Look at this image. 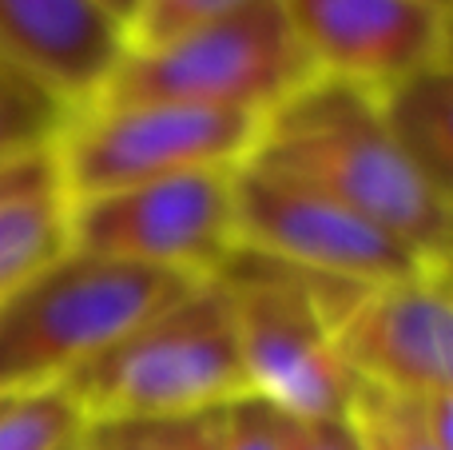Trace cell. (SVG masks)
Instances as JSON below:
<instances>
[{"label": "cell", "instance_id": "6da1fadb", "mask_svg": "<svg viewBox=\"0 0 453 450\" xmlns=\"http://www.w3.org/2000/svg\"><path fill=\"white\" fill-rule=\"evenodd\" d=\"M247 159L366 215L426 268H449V196L406 159L374 96L311 76L263 116Z\"/></svg>", "mask_w": 453, "mask_h": 450}, {"label": "cell", "instance_id": "7a4b0ae2", "mask_svg": "<svg viewBox=\"0 0 453 450\" xmlns=\"http://www.w3.org/2000/svg\"><path fill=\"white\" fill-rule=\"evenodd\" d=\"M191 283L68 247L0 295V399L60 391Z\"/></svg>", "mask_w": 453, "mask_h": 450}, {"label": "cell", "instance_id": "3957f363", "mask_svg": "<svg viewBox=\"0 0 453 450\" xmlns=\"http://www.w3.org/2000/svg\"><path fill=\"white\" fill-rule=\"evenodd\" d=\"M60 391L88 427L188 419L242 399L247 379L223 283H191Z\"/></svg>", "mask_w": 453, "mask_h": 450}, {"label": "cell", "instance_id": "277c9868", "mask_svg": "<svg viewBox=\"0 0 453 450\" xmlns=\"http://www.w3.org/2000/svg\"><path fill=\"white\" fill-rule=\"evenodd\" d=\"M215 279L231 303L247 395L290 419H346L358 383L334 351L326 283L250 252H234Z\"/></svg>", "mask_w": 453, "mask_h": 450}, {"label": "cell", "instance_id": "5b68a950", "mask_svg": "<svg viewBox=\"0 0 453 450\" xmlns=\"http://www.w3.org/2000/svg\"><path fill=\"white\" fill-rule=\"evenodd\" d=\"M311 76L279 0H247L156 48L124 52L92 104L175 100L266 116Z\"/></svg>", "mask_w": 453, "mask_h": 450}, {"label": "cell", "instance_id": "8992f818", "mask_svg": "<svg viewBox=\"0 0 453 450\" xmlns=\"http://www.w3.org/2000/svg\"><path fill=\"white\" fill-rule=\"evenodd\" d=\"M263 116L175 100H119L68 112L56 167L72 199L203 167H239L255 151Z\"/></svg>", "mask_w": 453, "mask_h": 450}, {"label": "cell", "instance_id": "52a82bcc", "mask_svg": "<svg viewBox=\"0 0 453 450\" xmlns=\"http://www.w3.org/2000/svg\"><path fill=\"white\" fill-rule=\"evenodd\" d=\"M68 247L215 279L234 247V167H203L68 204Z\"/></svg>", "mask_w": 453, "mask_h": 450}, {"label": "cell", "instance_id": "ba28073f", "mask_svg": "<svg viewBox=\"0 0 453 450\" xmlns=\"http://www.w3.org/2000/svg\"><path fill=\"white\" fill-rule=\"evenodd\" d=\"M234 247L338 287L390 283L426 271L410 247L366 215L255 159L234 167Z\"/></svg>", "mask_w": 453, "mask_h": 450}, {"label": "cell", "instance_id": "9c48e42d", "mask_svg": "<svg viewBox=\"0 0 453 450\" xmlns=\"http://www.w3.org/2000/svg\"><path fill=\"white\" fill-rule=\"evenodd\" d=\"M334 351L358 387L426 399L453 391L449 268L370 287L326 283Z\"/></svg>", "mask_w": 453, "mask_h": 450}, {"label": "cell", "instance_id": "30bf717a", "mask_svg": "<svg viewBox=\"0 0 453 450\" xmlns=\"http://www.w3.org/2000/svg\"><path fill=\"white\" fill-rule=\"evenodd\" d=\"M314 76L382 96L449 64V0H279Z\"/></svg>", "mask_w": 453, "mask_h": 450}, {"label": "cell", "instance_id": "8fae6325", "mask_svg": "<svg viewBox=\"0 0 453 450\" xmlns=\"http://www.w3.org/2000/svg\"><path fill=\"white\" fill-rule=\"evenodd\" d=\"M124 60V28L92 0H0V68L68 112L88 108Z\"/></svg>", "mask_w": 453, "mask_h": 450}, {"label": "cell", "instance_id": "7c38bea8", "mask_svg": "<svg viewBox=\"0 0 453 450\" xmlns=\"http://www.w3.org/2000/svg\"><path fill=\"white\" fill-rule=\"evenodd\" d=\"M68 252V191L56 151L0 164V295Z\"/></svg>", "mask_w": 453, "mask_h": 450}, {"label": "cell", "instance_id": "4fadbf2b", "mask_svg": "<svg viewBox=\"0 0 453 450\" xmlns=\"http://www.w3.org/2000/svg\"><path fill=\"white\" fill-rule=\"evenodd\" d=\"M382 124L406 151V159L434 183L453 196V88L449 64L426 68L418 76L374 96Z\"/></svg>", "mask_w": 453, "mask_h": 450}, {"label": "cell", "instance_id": "5bb4252c", "mask_svg": "<svg viewBox=\"0 0 453 450\" xmlns=\"http://www.w3.org/2000/svg\"><path fill=\"white\" fill-rule=\"evenodd\" d=\"M88 423L64 391L0 399V450H76Z\"/></svg>", "mask_w": 453, "mask_h": 450}, {"label": "cell", "instance_id": "9a60e30c", "mask_svg": "<svg viewBox=\"0 0 453 450\" xmlns=\"http://www.w3.org/2000/svg\"><path fill=\"white\" fill-rule=\"evenodd\" d=\"M64 120H68L64 104H56L36 84L0 68V164L52 148Z\"/></svg>", "mask_w": 453, "mask_h": 450}, {"label": "cell", "instance_id": "2e32d148", "mask_svg": "<svg viewBox=\"0 0 453 450\" xmlns=\"http://www.w3.org/2000/svg\"><path fill=\"white\" fill-rule=\"evenodd\" d=\"M346 427L358 450H441L422 427L418 399L386 395L374 387H358L346 411Z\"/></svg>", "mask_w": 453, "mask_h": 450}, {"label": "cell", "instance_id": "e0dca14e", "mask_svg": "<svg viewBox=\"0 0 453 450\" xmlns=\"http://www.w3.org/2000/svg\"><path fill=\"white\" fill-rule=\"evenodd\" d=\"M239 4H247V0H140L132 24L124 32V52L156 48L164 40L180 36V32H191L207 20H219Z\"/></svg>", "mask_w": 453, "mask_h": 450}, {"label": "cell", "instance_id": "ac0fdd59", "mask_svg": "<svg viewBox=\"0 0 453 450\" xmlns=\"http://www.w3.org/2000/svg\"><path fill=\"white\" fill-rule=\"evenodd\" d=\"M219 411L164 419V423H108V427H92V431H100L104 438H111L124 450H223Z\"/></svg>", "mask_w": 453, "mask_h": 450}, {"label": "cell", "instance_id": "d6986e66", "mask_svg": "<svg viewBox=\"0 0 453 450\" xmlns=\"http://www.w3.org/2000/svg\"><path fill=\"white\" fill-rule=\"evenodd\" d=\"M219 435L223 450H287L290 415L255 395H242L219 411Z\"/></svg>", "mask_w": 453, "mask_h": 450}, {"label": "cell", "instance_id": "ffe728a7", "mask_svg": "<svg viewBox=\"0 0 453 450\" xmlns=\"http://www.w3.org/2000/svg\"><path fill=\"white\" fill-rule=\"evenodd\" d=\"M287 450H358V446H354V435H350V427H346V419H334V423L290 419Z\"/></svg>", "mask_w": 453, "mask_h": 450}, {"label": "cell", "instance_id": "44dd1931", "mask_svg": "<svg viewBox=\"0 0 453 450\" xmlns=\"http://www.w3.org/2000/svg\"><path fill=\"white\" fill-rule=\"evenodd\" d=\"M96 8H104V12L111 16V20L119 24V28L127 32V24H132V16H135V8H140V0H92Z\"/></svg>", "mask_w": 453, "mask_h": 450}, {"label": "cell", "instance_id": "7402d4cb", "mask_svg": "<svg viewBox=\"0 0 453 450\" xmlns=\"http://www.w3.org/2000/svg\"><path fill=\"white\" fill-rule=\"evenodd\" d=\"M76 450H84V443H80V446H76Z\"/></svg>", "mask_w": 453, "mask_h": 450}]
</instances>
